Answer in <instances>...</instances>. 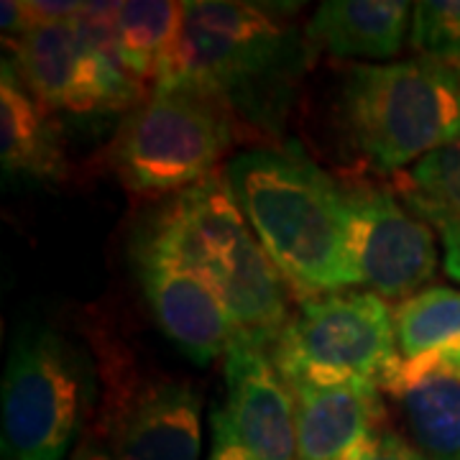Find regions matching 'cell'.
<instances>
[{
  "label": "cell",
  "mask_w": 460,
  "mask_h": 460,
  "mask_svg": "<svg viewBox=\"0 0 460 460\" xmlns=\"http://www.w3.org/2000/svg\"><path fill=\"white\" fill-rule=\"evenodd\" d=\"M146 230L213 287L243 341L271 350L292 317V289L248 228L226 172L180 192Z\"/></svg>",
  "instance_id": "obj_3"
},
{
  "label": "cell",
  "mask_w": 460,
  "mask_h": 460,
  "mask_svg": "<svg viewBox=\"0 0 460 460\" xmlns=\"http://www.w3.org/2000/svg\"><path fill=\"white\" fill-rule=\"evenodd\" d=\"M77 460H87V458H83V456H80V458H77Z\"/></svg>",
  "instance_id": "obj_26"
},
{
  "label": "cell",
  "mask_w": 460,
  "mask_h": 460,
  "mask_svg": "<svg viewBox=\"0 0 460 460\" xmlns=\"http://www.w3.org/2000/svg\"><path fill=\"white\" fill-rule=\"evenodd\" d=\"M133 263L156 325L190 361L210 366L241 338L213 287L148 230L136 241Z\"/></svg>",
  "instance_id": "obj_10"
},
{
  "label": "cell",
  "mask_w": 460,
  "mask_h": 460,
  "mask_svg": "<svg viewBox=\"0 0 460 460\" xmlns=\"http://www.w3.org/2000/svg\"><path fill=\"white\" fill-rule=\"evenodd\" d=\"M77 348L51 328L16 330L0 384L3 460H65L90 399Z\"/></svg>",
  "instance_id": "obj_7"
},
{
  "label": "cell",
  "mask_w": 460,
  "mask_h": 460,
  "mask_svg": "<svg viewBox=\"0 0 460 460\" xmlns=\"http://www.w3.org/2000/svg\"><path fill=\"white\" fill-rule=\"evenodd\" d=\"M410 44L417 57L460 72V0L414 3Z\"/></svg>",
  "instance_id": "obj_20"
},
{
  "label": "cell",
  "mask_w": 460,
  "mask_h": 460,
  "mask_svg": "<svg viewBox=\"0 0 460 460\" xmlns=\"http://www.w3.org/2000/svg\"><path fill=\"white\" fill-rule=\"evenodd\" d=\"M266 256L299 299L358 289L348 253L343 184L296 148L259 146L223 166Z\"/></svg>",
  "instance_id": "obj_1"
},
{
  "label": "cell",
  "mask_w": 460,
  "mask_h": 460,
  "mask_svg": "<svg viewBox=\"0 0 460 460\" xmlns=\"http://www.w3.org/2000/svg\"><path fill=\"white\" fill-rule=\"evenodd\" d=\"M202 396L181 378H154L126 389L102 420L87 460H199Z\"/></svg>",
  "instance_id": "obj_11"
},
{
  "label": "cell",
  "mask_w": 460,
  "mask_h": 460,
  "mask_svg": "<svg viewBox=\"0 0 460 460\" xmlns=\"http://www.w3.org/2000/svg\"><path fill=\"white\" fill-rule=\"evenodd\" d=\"M269 353L289 386L381 392L402 361L392 307L368 289L299 299Z\"/></svg>",
  "instance_id": "obj_6"
},
{
  "label": "cell",
  "mask_w": 460,
  "mask_h": 460,
  "mask_svg": "<svg viewBox=\"0 0 460 460\" xmlns=\"http://www.w3.org/2000/svg\"><path fill=\"white\" fill-rule=\"evenodd\" d=\"M13 66L44 108L75 115L133 111L151 90L95 51L75 21L36 26L13 49Z\"/></svg>",
  "instance_id": "obj_9"
},
{
  "label": "cell",
  "mask_w": 460,
  "mask_h": 460,
  "mask_svg": "<svg viewBox=\"0 0 460 460\" xmlns=\"http://www.w3.org/2000/svg\"><path fill=\"white\" fill-rule=\"evenodd\" d=\"M428 460H460V371L435 361H399L381 389Z\"/></svg>",
  "instance_id": "obj_13"
},
{
  "label": "cell",
  "mask_w": 460,
  "mask_h": 460,
  "mask_svg": "<svg viewBox=\"0 0 460 460\" xmlns=\"http://www.w3.org/2000/svg\"><path fill=\"white\" fill-rule=\"evenodd\" d=\"M343 460H428L394 428L384 425L356 445Z\"/></svg>",
  "instance_id": "obj_21"
},
{
  "label": "cell",
  "mask_w": 460,
  "mask_h": 460,
  "mask_svg": "<svg viewBox=\"0 0 460 460\" xmlns=\"http://www.w3.org/2000/svg\"><path fill=\"white\" fill-rule=\"evenodd\" d=\"M208 460H259L238 438L226 407L213 411V447Z\"/></svg>",
  "instance_id": "obj_22"
},
{
  "label": "cell",
  "mask_w": 460,
  "mask_h": 460,
  "mask_svg": "<svg viewBox=\"0 0 460 460\" xmlns=\"http://www.w3.org/2000/svg\"><path fill=\"white\" fill-rule=\"evenodd\" d=\"M21 5H23L26 21H29V31L36 26L69 23L83 11V3H77V0H21Z\"/></svg>",
  "instance_id": "obj_23"
},
{
  "label": "cell",
  "mask_w": 460,
  "mask_h": 460,
  "mask_svg": "<svg viewBox=\"0 0 460 460\" xmlns=\"http://www.w3.org/2000/svg\"><path fill=\"white\" fill-rule=\"evenodd\" d=\"M0 29H3V41L5 47L11 44V49H16V44L29 33V21H26V13H23V5L21 0H3L0 5Z\"/></svg>",
  "instance_id": "obj_24"
},
{
  "label": "cell",
  "mask_w": 460,
  "mask_h": 460,
  "mask_svg": "<svg viewBox=\"0 0 460 460\" xmlns=\"http://www.w3.org/2000/svg\"><path fill=\"white\" fill-rule=\"evenodd\" d=\"M0 162L5 174L26 172L36 180H62L66 174L54 115L29 93L8 59H3L0 75Z\"/></svg>",
  "instance_id": "obj_16"
},
{
  "label": "cell",
  "mask_w": 460,
  "mask_h": 460,
  "mask_svg": "<svg viewBox=\"0 0 460 460\" xmlns=\"http://www.w3.org/2000/svg\"><path fill=\"white\" fill-rule=\"evenodd\" d=\"M299 460H343L386 425L381 392L371 386H292Z\"/></svg>",
  "instance_id": "obj_14"
},
{
  "label": "cell",
  "mask_w": 460,
  "mask_h": 460,
  "mask_svg": "<svg viewBox=\"0 0 460 460\" xmlns=\"http://www.w3.org/2000/svg\"><path fill=\"white\" fill-rule=\"evenodd\" d=\"M348 253L358 284L381 299H407L425 289L440 263L435 228L374 181L343 184Z\"/></svg>",
  "instance_id": "obj_8"
},
{
  "label": "cell",
  "mask_w": 460,
  "mask_h": 460,
  "mask_svg": "<svg viewBox=\"0 0 460 460\" xmlns=\"http://www.w3.org/2000/svg\"><path fill=\"white\" fill-rule=\"evenodd\" d=\"M233 138L235 120L215 100L156 84L118 126L108 162L131 195H180L213 177Z\"/></svg>",
  "instance_id": "obj_5"
},
{
  "label": "cell",
  "mask_w": 460,
  "mask_h": 460,
  "mask_svg": "<svg viewBox=\"0 0 460 460\" xmlns=\"http://www.w3.org/2000/svg\"><path fill=\"white\" fill-rule=\"evenodd\" d=\"M184 31V3L131 0L120 3L118 51L126 72L146 90H154L169 72Z\"/></svg>",
  "instance_id": "obj_17"
},
{
  "label": "cell",
  "mask_w": 460,
  "mask_h": 460,
  "mask_svg": "<svg viewBox=\"0 0 460 460\" xmlns=\"http://www.w3.org/2000/svg\"><path fill=\"white\" fill-rule=\"evenodd\" d=\"M411 5L402 0H328L305 26L313 49L363 65H386L404 47Z\"/></svg>",
  "instance_id": "obj_15"
},
{
  "label": "cell",
  "mask_w": 460,
  "mask_h": 460,
  "mask_svg": "<svg viewBox=\"0 0 460 460\" xmlns=\"http://www.w3.org/2000/svg\"><path fill=\"white\" fill-rule=\"evenodd\" d=\"M335 120L353 159L394 177L460 138V72L425 57L345 66Z\"/></svg>",
  "instance_id": "obj_4"
},
{
  "label": "cell",
  "mask_w": 460,
  "mask_h": 460,
  "mask_svg": "<svg viewBox=\"0 0 460 460\" xmlns=\"http://www.w3.org/2000/svg\"><path fill=\"white\" fill-rule=\"evenodd\" d=\"M277 11L241 0L184 3L180 49L159 84L195 90L235 120L274 128L310 51Z\"/></svg>",
  "instance_id": "obj_2"
},
{
  "label": "cell",
  "mask_w": 460,
  "mask_h": 460,
  "mask_svg": "<svg viewBox=\"0 0 460 460\" xmlns=\"http://www.w3.org/2000/svg\"><path fill=\"white\" fill-rule=\"evenodd\" d=\"M392 190L440 241H460V138L392 177Z\"/></svg>",
  "instance_id": "obj_19"
},
{
  "label": "cell",
  "mask_w": 460,
  "mask_h": 460,
  "mask_svg": "<svg viewBox=\"0 0 460 460\" xmlns=\"http://www.w3.org/2000/svg\"><path fill=\"white\" fill-rule=\"evenodd\" d=\"M443 266L450 279L460 281V241L443 243Z\"/></svg>",
  "instance_id": "obj_25"
},
{
  "label": "cell",
  "mask_w": 460,
  "mask_h": 460,
  "mask_svg": "<svg viewBox=\"0 0 460 460\" xmlns=\"http://www.w3.org/2000/svg\"><path fill=\"white\" fill-rule=\"evenodd\" d=\"M392 317L402 361H435L460 371V289L425 287L396 302Z\"/></svg>",
  "instance_id": "obj_18"
},
{
  "label": "cell",
  "mask_w": 460,
  "mask_h": 460,
  "mask_svg": "<svg viewBox=\"0 0 460 460\" xmlns=\"http://www.w3.org/2000/svg\"><path fill=\"white\" fill-rule=\"evenodd\" d=\"M230 422L259 460H299L296 402L271 353L238 338L226 353Z\"/></svg>",
  "instance_id": "obj_12"
}]
</instances>
